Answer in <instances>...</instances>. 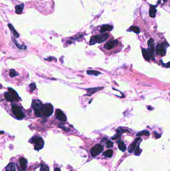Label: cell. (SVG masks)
<instances>
[{
	"label": "cell",
	"instance_id": "cell-10",
	"mask_svg": "<svg viewBox=\"0 0 170 171\" xmlns=\"http://www.w3.org/2000/svg\"><path fill=\"white\" fill-rule=\"evenodd\" d=\"M56 117L57 119L62 122L66 121V117L65 115L60 109H57L56 112Z\"/></svg>",
	"mask_w": 170,
	"mask_h": 171
},
{
	"label": "cell",
	"instance_id": "cell-29",
	"mask_svg": "<svg viewBox=\"0 0 170 171\" xmlns=\"http://www.w3.org/2000/svg\"><path fill=\"white\" fill-rule=\"evenodd\" d=\"M13 41H14L15 44H16V45L17 46V47L18 48H19V49H26V46H22V45H19V44H18L17 41L13 40Z\"/></svg>",
	"mask_w": 170,
	"mask_h": 171
},
{
	"label": "cell",
	"instance_id": "cell-20",
	"mask_svg": "<svg viewBox=\"0 0 170 171\" xmlns=\"http://www.w3.org/2000/svg\"><path fill=\"white\" fill-rule=\"evenodd\" d=\"M142 54H143V56L144 59L148 61H150V55H149V54L148 53V51H147L145 49H143L142 50Z\"/></svg>",
	"mask_w": 170,
	"mask_h": 171
},
{
	"label": "cell",
	"instance_id": "cell-35",
	"mask_svg": "<svg viewBox=\"0 0 170 171\" xmlns=\"http://www.w3.org/2000/svg\"><path fill=\"white\" fill-rule=\"evenodd\" d=\"M54 171H61V169L59 168H56V169H54Z\"/></svg>",
	"mask_w": 170,
	"mask_h": 171
},
{
	"label": "cell",
	"instance_id": "cell-31",
	"mask_svg": "<svg viewBox=\"0 0 170 171\" xmlns=\"http://www.w3.org/2000/svg\"><path fill=\"white\" fill-rule=\"evenodd\" d=\"M106 144H107V148H112L113 146V143L110 141L107 142Z\"/></svg>",
	"mask_w": 170,
	"mask_h": 171
},
{
	"label": "cell",
	"instance_id": "cell-1",
	"mask_svg": "<svg viewBox=\"0 0 170 171\" xmlns=\"http://www.w3.org/2000/svg\"><path fill=\"white\" fill-rule=\"evenodd\" d=\"M109 37V35L107 33L102 35H98L91 37L90 40V45H93L96 43H102Z\"/></svg>",
	"mask_w": 170,
	"mask_h": 171
},
{
	"label": "cell",
	"instance_id": "cell-7",
	"mask_svg": "<svg viewBox=\"0 0 170 171\" xmlns=\"http://www.w3.org/2000/svg\"><path fill=\"white\" fill-rule=\"evenodd\" d=\"M103 150V147L99 144H96L91 150V155L92 157H95L101 153Z\"/></svg>",
	"mask_w": 170,
	"mask_h": 171
},
{
	"label": "cell",
	"instance_id": "cell-3",
	"mask_svg": "<svg viewBox=\"0 0 170 171\" xmlns=\"http://www.w3.org/2000/svg\"><path fill=\"white\" fill-rule=\"evenodd\" d=\"M43 104L39 100H35L32 102V107L35 111V115L38 117H43L42 113V108L43 107Z\"/></svg>",
	"mask_w": 170,
	"mask_h": 171
},
{
	"label": "cell",
	"instance_id": "cell-28",
	"mask_svg": "<svg viewBox=\"0 0 170 171\" xmlns=\"http://www.w3.org/2000/svg\"><path fill=\"white\" fill-rule=\"evenodd\" d=\"M142 150L140 149L139 148V145L135 149V155L136 156H139L140 154L141 153Z\"/></svg>",
	"mask_w": 170,
	"mask_h": 171
},
{
	"label": "cell",
	"instance_id": "cell-37",
	"mask_svg": "<svg viewBox=\"0 0 170 171\" xmlns=\"http://www.w3.org/2000/svg\"><path fill=\"white\" fill-rule=\"evenodd\" d=\"M3 133V132H2H2H1V134H2Z\"/></svg>",
	"mask_w": 170,
	"mask_h": 171
},
{
	"label": "cell",
	"instance_id": "cell-27",
	"mask_svg": "<svg viewBox=\"0 0 170 171\" xmlns=\"http://www.w3.org/2000/svg\"><path fill=\"white\" fill-rule=\"evenodd\" d=\"M40 171H49V168L47 165L44 164H41V168Z\"/></svg>",
	"mask_w": 170,
	"mask_h": 171
},
{
	"label": "cell",
	"instance_id": "cell-18",
	"mask_svg": "<svg viewBox=\"0 0 170 171\" xmlns=\"http://www.w3.org/2000/svg\"><path fill=\"white\" fill-rule=\"evenodd\" d=\"M24 8V4H22L21 5H17L16 6L15 9H16V13L17 14H21L22 13L23 9Z\"/></svg>",
	"mask_w": 170,
	"mask_h": 171
},
{
	"label": "cell",
	"instance_id": "cell-21",
	"mask_svg": "<svg viewBox=\"0 0 170 171\" xmlns=\"http://www.w3.org/2000/svg\"><path fill=\"white\" fill-rule=\"evenodd\" d=\"M113 152L112 150H108L104 152L103 153V155L105 157H108V158H111L113 155Z\"/></svg>",
	"mask_w": 170,
	"mask_h": 171
},
{
	"label": "cell",
	"instance_id": "cell-8",
	"mask_svg": "<svg viewBox=\"0 0 170 171\" xmlns=\"http://www.w3.org/2000/svg\"><path fill=\"white\" fill-rule=\"evenodd\" d=\"M167 43H162L157 45L156 47V52L157 54L160 56H164L166 53V46Z\"/></svg>",
	"mask_w": 170,
	"mask_h": 171
},
{
	"label": "cell",
	"instance_id": "cell-4",
	"mask_svg": "<svg viewBox=\"0 0 170 171\" xmlns=\"http://www.w3.org/2000/svg\"><path fill=\"white\" fill-rule=\"evenodd\" d=\"M31 143L35 144V150L36 151L40 150L44 146V141L43 139L39 137H32L30 141Z\"/></svg>",
	"mask_w": 170,
	"mask_h": 171
},
{
	"label": "cell",
	"instance_id": "cell-19",
	"mask_svg": "<svg viewBox=\"0 0 170 171\" xmlns=\"http://www.w3.org/2000/svg\"><path fill=\"white\" fill-rule=\"evenodd\" d=\"M6 171H16L14 163H10L6 167Z\"/></svg>",
	"mask_w": 170,
	"mask_h": 171
},
{
	"label": "cell",
	"instance_id": "cell-36",
	"mask_svg": "<svg viewBox=\"0 0 170 171\" xmlns=\"http://www.w3.org/2000/svg\"><path fill=\"white\" fill-rule=\"evenodd\" d=\"M163 1L164 2H167L168 1V0H163Z\"/></svg>",
	"mask_w": 170,
	"mask_h": 171
},
{
	"label": "cell",
	"instance_id": "cell-22",
	"mask_svg": "<svg viewBox=\"0 0 170 171\" xmlns=\"http://www.w3.org/2000/svg\"><path fill=\"white\" fill-rule=\"evenodd\" d=\"M8 26H9V28H10V29L11 30V31L13 32V36H14L16 38H19V34L17 33V31L15 30V29L13 28V27L11 24H9Z\"/></svg>",
	"mask_w": 170,
	"mask_h": 171
},
{
	"label": "cell",
	"instance_id": "cell-17",
	"mask_svg": "<svg viewBox=\"0 0 170 171\" xmlns=\"http://www.w3.org/2000/svg\"><path fill=\"white\" fill-rule=\"evenodd\" d=\"M117 144L119 149L122 152H125L126 149V146L122 141L119 140L117 142Z\"/></svg>",
	"mask_w": 170,
	"mask_h": 171
},
{
	"label": "cell",
	"instance_id": "cell-15",
	"mask_svg": "<svg viewBox=\"0 0 170 171\" xmlns=\"http://www.w3.org/2000/svg\"><path fill=\"white\" fill-rule=\"evenodd\" d=\"M156 6H151L149 10V15L151 18H155L157 13V10H156Z\"/></svg>",
	"mask_w": 170,
	"mask_h": 171
},
{
	"label": "cell",
	"instance_id": "cell-33",
	"mask_svg": "<svg viewBox=\"0 0 170 171\" xmlns=\"http://www.w3.org/2000/svg\"><path fill=\"white\" fill-rule=\"evenodd\" d=\"M45 60H47V61H48L50 62V61H52V57H50V58H48V59H45Z\"/></svg>",
	"mask_w": 170,
	"mask_h": 171
},
{
	"label": "cell",
	"instance_id": "cell-34",
	"mask_svg": "<svg viewBox=\"0 0 170 171\" xmlns=\"http://www.w3.org/2000/svg\"><path fill=\"white\" fill-rule=\"evenodd\" d=\"M165 66H166V67H170V62H168V63H167L166 64H165Z\"/></svg>",
	"mask_w": 170,
	"mask_h": 171
},
{
	"label": "cell",
	"instance_id": "cell-25",
	"mask_svg": "<svg viewBox=\"0 0 170 171\" xmlns=\"http://www.w3.org/2000/svg\"><path fill=\"white\" fill-rule=\"evenodd\" d=\"M143 135L148 136L150 135V133L148 131H143L140 132L139 133H138L136 134L137 136H143Z\"/></svg>",
	"mask_w": 170,
	"mask_h": 171
},
{
	"label": "cell",
	"instance_id": "cell-11",
	"mask_svg": "<svg viewBox=\"0 0 170 171\" xmlns=\"http://www.w3.org/2000/svg\"><path fill=\"white\" fill-rule=\"evenodd\" d=\"M118 42L117 40H114V41H109L107 42L106 44L104 45V48L105 49H106V50H111L112 49L114 48V47H115L116 46L118 45Z\"/></svg>",
	"mask_w": 170,
	"mask_h": 171
},
{
	"label": "cell",
	"instance_id": "cell-6",
	"mask_svg": "<svg viewBox=\"0 0 170 171\" xmlns=\"http://www.w3.org/2000/svg\"><path fill=\"white\" fill-rule=\"evenodd\" d=\"M12 112L17 119L22 120L25 117V115L21 108L17 105H13L12 106Z\"/></svg>",
	"mask_w": 170,
	"mask_h": 171
},
{
	"label": "cell",
	"instance_id": "cell-26",
	"mask_svg": "<svg viewBox=\"0 0 170 171\" xmlns=\"http://www.w3.org/2000/svg\"><path fill=\"white\" fill-rule=\"evenodd\" d=\"M19 75V74H18L15 70H13V69H11L10 72V76L11 78L16 77Z\"/></svg>",
	"mask_w": 170,
	"mask_h": 171
},
{
	"label": "cell",
	"instance_id": "cell-2",
	"mask_svg": "<svg viewBox=\"0 0 170 171\" xmlns=\"http://www.w3.org/2000/svg\"><path fill=\"white\" fill-rule=\"evenodd\" d=\"M9 92H6L4 95V97L5 99L8 102H13L15 101H17L19 100V97L18 96L17 92L12 88H9Z\"/></svg>",
	"mask_w": 170,
	"mask_h": 171
},
{
	"label": "cell",
	"instance_id": "cell-30",
	"mask_svg": "<svg viewBox=\"0 0 170 171\" xmlns=\"http://www.w3.org/2000/svg\"><path fill=\"white\" fill-rule=\"evenodd\" d=\"M29 87L30 88V90L31 92H34L36 88V86L35 84V83H31V84L29 86Z\"/></svg>",
	"mask_w": 170,
	"mask_h": 171
},
{
	"label": "cell",
	"instance_id": "cell-12",
	"mask_svg": "<svg viewBox=\"0 0 170 171\" xmlns=\"http://www.w3.org/2000/svg\"><path fill=\"white\" fill-rule=\"evenodd\" d=\"M141 139L140 138H136L134 142H133L132 144L131 145H130L129 146V147L128 148V152L129 153H132L133 151H134V150L135 149H136V145H137V144L138 142Z\"/></svg>",
	"mask_w": 170,
	"mask_h": 171
},
{
	"label": "cell",
	"instance_id": "cell-23",
	"mask_svg": "<svg viewBox=\"0 0 170 171\" xmlns=\"http://www.w3.org/2000/svg\"><path fill=\"white\" fill-rule=\"evenodd\" d=\"M87 73L88 75H94V76H98L101 74V73L95 70H88L87 71Z\"/></svg>",
	"mask_w": 170,
	"mask_h": 171
},
{
	"label": "cell",
	"instance_id": "cell-14",
	"mask_svg": "<svg viewBox=\"0 0 170 171\" xmlns=\"http://www.w3.org/2000/svg\"><path fill=\"white\" fill-rule=\"evenodd\" d=\"M113 28L112 26L109 25H104L101 27L100 31L101 33H104V32L106 31H111L113 30Z\"/></svg>",
	"mask_w": 170,
	"mask_h": 171
},
{
	"label": "cell",
	"instance_id": "cell-9",
	"mask_svg": "<svg viewBox=\"0 0 170 171\" xmlns=\"http://www.w3.org/2000/svg\"><path fill=\"white\" fill-rule=\"evenodd\" d=\"M148 53L150 58L153 59L154 58V41L152 39H150L148 41Z\"/></svg>",
	"mask_w": 170,
	"mask_h": 171
},
{
	"label": "cell",
	"instance_id": "cell-16",
	"mask_svg": "<svg viewBox=\"0 0 170 171\" xmlns=\"http://www.w3.org/2000/svg\"><path fill=\"white\" fill-rule=\"evenodd\" d=\"M20 163L22 169L23 170H26L27 167V161L24 158H21L20 159Z\"/></svg>",
	"mask_w": 170,
	"mask_h": 171
},
{
	"label": "cell",
	"instance_id": "cell-24",
	"mask_svg": "<svg viewBox=\"0 0 170 171\" xmlns=\"http://www.w3.org/2000/svg\"><path fill=\"white\" fill-rule=\"evenodd\" d=\"M130 31H132L134 32V33H136V34H139L140 33V29L138 27H136V26H131L130 29H129Z\"/></svg>",
	"mask_w": 170,
	"mask_h": 171
},
{
	"label": "cell",
	"instance_id": "cell-13",
	"mask_svg": "<svg viewBox=\"0 0 170 171\" xmlns=\"http://www.w3.org/2000/svg\"><path fill=\"white\" fill-rule=\"evenodd\" d=\"M103 88L102 87H98V88H89L87 89V92L88 94H90L89 96L92 95L95 93L96 92H97L101 89H102Z\"/></svg>",
	"mask_w": 170,
	"mask_h": 171
},
{
	"label": "cell",
	"instance_id": "cell-5",
	"mask_svg": "<svg viewBox=\"0 0 170 171\" xmlns=\"http://www.w3.org/2000/svg\"><path fill=\"white\" fill-rule=\"evenodd\" d=\"M41 111H42V113L43 117H49L51 116L53 113V107L50 103L45 104L43 106Z\"/></svg>",
	"mask_w": 170,
	"mask_h": 171
},
{
	"label": "cell",
	"instance_id": "cell-32",
	"mask_svg": "<svg viewBox=\"0 0 170 171\" xmlns=\"http://www.w3.org/2000/svg\"><path fill=\"white\" fill-rule=\"evenodd\" d=\"M154 135H155V137L156 138H160V137H161V135H160V134H159V133H157V132H154Z\"/></svg>",
	"mask_w": 170,
	"mask_h": 171
}]
</instances>
